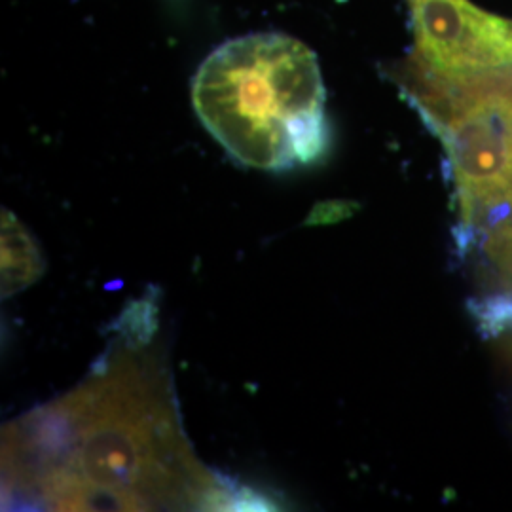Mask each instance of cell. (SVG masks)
<instances>
[{
  "instance_id": "cell-3",
  "label": "cell",
  "mask_w": 512,
  "mask_h": 512,
  "mask_svg": "<svg viewBox=\"0 0 512 512\" xmlns=\"http://www.w3.org/2000/svg\"><path fill=\"white\" fill-rule=\"evenodd\" d=\"M425 52L442 76L512 71V21L469 0H418Z\"/></svg>"
},
{
  "instance_id": "cell-1",
  "label": "cell",
  "mask_w": 512,
  "mask_h": 512,
  "mask_svg": "<svg viewBox=\"0 0 512 512\" xmlns=\"http://www.w3.org/2000/svg\"><path fill=\"white\" fill-rule=\"evenodd\" d=\"M143 348L124 344L73 393L4 429V505L241 509L245 488L192 456L164 366Z\"/></svg>"
},
{
  "instance_id": "cell-4",
  "label": "cell",
  "mask_w": 512,
  "mask_h": 512,
  "mask_svg": "<svg viewBox=\"0 0 512 512\" xmlns=\"http://www.w3.org/2000/svg\"><path fill=\"white\" fill-rule=\"evenodd\" d=\"M44 272L37 241L14 213L2 211V298L27 289Z\"/></svg>"
},
{
  "instance_id": "cell-6",
  "label": "cell",
  "mask_w": 512,
  "mask_h": 512,
  "mask_svg": "<svg viewBox=\"0 0 512 512\" xmlns=\"http://www.w3.org/2000/svg\"><path fill=\"white\" fill-rule=\"evenodd\" d=\"M355 205H351L348 202H327L319 203L313 207V211L310 213V217L306 219L308 226H317V224H332V222H338V220L346 219L351 217L355 213Z\"/></svg>"
},
{
  "instance_id": "cell-2",
  "label": "cell",
  "mask_w": 512,
  "mask_h": 512,
  "mask_svg": "<svg viewBox=\"0 0 512 512\" xmlns=\"http://www.w3.org/2000/svg\"><path fill=\"white\" fill-rule=\"evenodd\" d=\"M192 101L205 129L243 165L285 171L329 148L321 71L296 38L258 33L222 44L196 74Z\"/></svg>"
},
{
  "instance_id": "cell-5",
  "label": "cell",
  "mask_w": 512,
  "mask_h": 512,
  "mask_svg": "<svg viewBox=\"0 0 512 512\" xmlns=\"http://www.w3.org/2000/svg\"><path fill=\"white\" fill-rule=\"evenodd\" d=\"M158 306L156 302L143 298L133 302L128 310L120 315L114 330L120 334L122 342L135 348L147 346L150 336L158 329Z\"/></svg>"
}]
</instances>
